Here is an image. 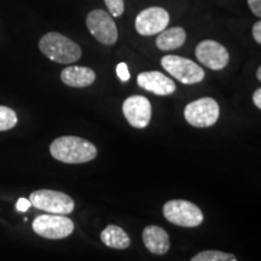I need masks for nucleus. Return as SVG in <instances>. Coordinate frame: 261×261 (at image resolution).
Here are the masks:
<instances>
[{
  "label": "nucleus",
  "mask_w": 261,
  "mask_h": 261,
  "mask_svg": "<svg viewBox=\"0 0 261 261\" xmlns=\"http://www.w3.org/2000/svg\"><path fill=\"white\" fill-rule=\"evenodd\" d=\"M169 23V14L167 10L160 6H152L139 12L136 18V31L140 35L151 37L159 34L167 28Z\"/></svg>",
  "instance_id": "1a4fd4ad"
},
{
  "label": "nucleus",
  "mask_w": 261,
  "mask_h": 261,
  "mask_svg": "<svg viewBox=\"0 0 261 261\" xmlns=\"http://www.w3.org/2000/svg\"><path fill=\"white\" fill-rule=\"evenodd\" d=\"M248 5L256 17H261V0H248Z\"/></svg>",
  "instance_id": "412c9836"
},
{
  "label": "nucleus",
  "mask_w": 261,
  "mask_h": 261,
  "mask_svg": "<svg viewBox=\"0 0 261 261\" xmlns=\"http://www.w3.org/2000/svg\"><path fill=\"white\" fill-rule=\"evenodd\" d=\"M29 201L35 208L51 214L67 215L73 213L75 208V203L70 196L55 190H38L32 192Z\"/></svg>",
  "instance_id": "39448f33"
},
{
  "label": "nucleus",
  "mask_w": 261,
  "mask_h": 261,
  "mask_svg": "<svg viewBox=\"0 0 261 261\" xmlns=\"http://www.w3.org/2000/svg\"><path fill=\"white\" fill-rule=\"evenodd\" d=\"M253 37L255 39L257 44H261V22L257 21L255 24L253 25Z\"/></svg>",
  "instance_id": "5701e85b"
},
{
  "label": "nucleus",
  "mask_w": 261,
  "mask_h": 261,
  "mask_svg": "<svg viewBox=\"0 0 261 261\" xmlns=\"http://www.w3.org/2000/svg\"><path fill=\"white\" fill-rule=\"evenodd\" d=\"M112 17H120L125 11V3L123 0H104Z\"/></svg>",
  "instance_id": "6ab92c4d"
},
{
  "label": "nucleus",
  "mask_w": 261,
  "mask_h": 261,
  "mask_svg": "<svg viewBox=\"0 0 261 261\" xmlns=\"http://www.w3.org/2000/svg\"><path fill=\"white\" fill-rule=\"evenodd\" d=\"M116 74H117V76H119V79L121 81H128L129 77H130L128 67H127V64L123 63V62L117 64Z\"/></svg>",
  "instance_id": "aec40b11"
},
{
  "label": "nucleus",
  "mask_w": 261,
  "mask_h": 261,
  "mask_svg": "<svg viewBox=\"0 0 261 261\" xmlns=\"http://www.w3.org/2000/svg\"><path fill=\"white\" fill-rule=\"evenodd\" d=\"M163 215L169 223L182 227H196L203 221L198 205L185 200H172L163 205Z\"/></svg>",
  "instance_id": "7ed1b4c3"
},
{
  "label": "nucleus",
  "mask_w": 261,
  "mask_h": 261,
  "mask_svg": "<svg viewBox=\"0 0 261 261\" xmlns=\"http://www.w3.org/2000/svg\"><path fill=\"white\" fill-rule=\"evenodd\" d=\"M256 76H257V80H259V81H261V68H259V69H257Z\"/></svg>",
  "instance_id": "393cba45"
},
{
  "label": "nucleus",
  "mask_w": 261,
  "mask_h": 261,
  "mask_svg": "<svg viewBox=\"0 0 261 261\" xmlns=\"http://www.w3.org/2000/svg\"><path fill=\"white\" fill-rule=\"evenodd\" d=\"M86 25L92 37L103 45H114L119 38L117 27L109 12L92 10L86 18Z\"/></svg>",
  "instance_id": "6e6552de"
},
{
  "label": "nucleus",
  "mask_w": 261,
  "mask_h": 261,
  "mask_svg": "<svg viewBox=\"0 0 261 261\" xmlns=\"http://www.w3.org/2000/svg\"><path fill=\"white\" fill-rule=\"evenodd\" d=\"M17 123V115L11 108L0 106V130L14 128Z\"/></svg>",
  "instance_id": "a211bd4d"
},
{
  "label": "nucleus",
  "mask_w": 261,
  "mask_h": 261,
  "mask_svg": "<svg viewBox=\"0 0 261 261\" xmlns=\"http://www.w3.org/2000/svg\"><path fill=\"white\" fill-rule=\"evenodd\" d=\"M122 113L130 126L145 128L151 120V104L144 96H130L122 104Z\"/></svg>",
  "instance_id": "9b49d317"
},
{
  "label": "nucleus",
  "mask_w": 261,
  "mask_h": 261,
  "mask_svg": "<svg viewBox=\"0 0 261 261\" xmlns=\"http://www.w3.org/2000/svg\"><path fill=\"white\" fill-rule=\"evenodd\" d=\"M137 83L143 90L158 96H169L177 89L174 81L160 71H143L137 77Z\"/></svg>",
  "instance_id": "f8f14e48"
},
{
  "label": "nucleus",
  "mask_w": 261,
  "mask_h": 261,
  "mask_svg": "<svg viewBox=\"0 0 261 261\" xmlns=\"http://www.w3.org/2000/svg\"><path fill=\"white\" fill-rule=\"evenodd\" d=\"M100 240L107 247L113 249H126L130 244L128 234L123 228L116 225H108L100 233Z\"/></svg>",
  "instance_id": "dca6fc26"
},
{
  "label": "nucleus",
  "mask_w": 261,
  "mask_h": 261,
  "mask_svg": "<svg viewBox=\"0 0 261 261\" xmlns=\"http://www.w3.org/2000/svg\"><path fill=\"white\" fill-rule=\"evenodd\" d=\"M52 158L63 163H86L97 156V148L87 139L75 136H63L50 145Z\"/></svg>",
  "instance_id": "f257e3e1"
},
{
  "label": "nucleus",
  "mask_w": 261,
  "mask_h": 261,
  "mask_svg": "<svg viewBox=\"0 0 261 261\" xmlns=\"http://www.w3.org/2000/svg\"><path fill=\"white\" fill-rule=\"evenodd\" d=\"M161 65L163 69L181 84L194 85L204 79V70L189 58L168 55L162 57Z\"/></svg>",
  "instance_id": "20e7f679"
},
{
  "label": "nucleus",
  "mask_w": 261,
  "mask_h": 261,
  "mask_svg": "<svg viewBox=\"0 0 261 261\" xmlns=\"http://www.w3.org/2000/svg\"><path fill=\"white\" fill-rule=\"evenodd\" d=\"M253 102L255 104L256 108L261 109V89H256L255 92L253 94Z\"/></svg>",
  "instance_id": "b1692460"
},
{
  "label": "nucleus",
  "mask_w": 261,
  "mask_h": 261,
  "mask_svg": "<svg viewBox=\"0 0 261 261\" xmlns=\"http://www.w3.org/2000/svg\"><path fill=\"white\" fill-rule=\"evenodd\" d=\"M39 48L48 60L61 64H70L79 61L83 51L76 42L61 33L50 32L39 41Z\"/></svg>",
  "instance_id": "f03ea898"
},
{
  "label": "nucleus",
  "mask_w": 261,
  "mask_h": 261,
  "mask_svg": "<svg viewBox=\"0 0 261 261\" xmlns=\"http://www.w3.org/2000/svg\"><path fill=\"white\" fill-rule=\"evenodd\" d=\"M61 79L65 85L76 89H83L92 85L96 80V73L87 67L73 65L62 70Z\"/></svg>",
  "instance_id": "4468645a"
},
{
  "label": "nucleus",
  "mask_w": 261,
  "mask_h": 261,
  "mask_svg": "<svg viewBox=\"0 0 261 261\" xmlns=\"http://www.w3.org/2000/svg\"><path fill=\"white\" fill-rule=\"evenodd\" d=\"M33 230L47 240H62L73 233L74 223L68 217L60 214L39 215L33 221Z\"/></svg>",
  "instance_id": "0eeeda50"
},
{
  "label": "nucleus",
  "mask_w": 261,
  "mask_h": 261,
  "mask_svg": "<svg viewBox=\"0 0 261 261\" xmlns=\"http://www.w3.org/2000/svg\"><path fill=\"white\" fill-rule=\"evenodd\" d=\"M219 104L211 97L196 99L189 103L184 110L185 120L191 126L198 127V128L213 126L219 119Z\"/></svg>",
  "instance_id": "423d86ee"
},
{
  "label": "nucleus",
  "mask_w": 261,
  "mask_h": 261,
  "mask_svg": "<svg viewBox=\"0 0 261 261\" xmlns=\"http://www.w3.org/2000/svg\"><path fill=\"white\" fill-rule=\"evenodd\" d=\"M187 40V32L181 27H172L162 31L156 39V46L161 51H172L181 47Z\"/></svg>",
  "instance_id": "2eb2a0df"
},
{
  "label": "nucleus",
  "mask_w": 261,
  "mask_h": 261,
  "mask_svg": "<svg viewBox=\"0 0 261 261\" xmlns=\"http://www.w3.org/2000/svg\"><path fill=\"white\" fill-rule=\"evenodd\" d=\"M143 242L146 249L155 255H163L171 247L168 233L156 225H149L143 230Z\"/></svg>",
  "instance_id": "ddd939ff"
},
{
  "label": "nucleus",
  "mask_w": 261,
  "mask_h": 261,
  "mask_svg": "<svg viewBox=\"0 0 261 261\" xmlns=\"http://www.w3.org/2000/svg\"><path fill=\"white\" fill-rule=\"evenodd\" d=\"M31 205V201L27 200V198H19L17 201V204H16V210L18 212H27Z\"/></svg>",
  "instance_id": "4be33fe9"
},
{
  "label": "nucleus",
  "mask_w": 261,
  "mask_h": 261,
  "mask_svg": "<svg viewBox=\"0 0 261 261\" xmlns=\"http://www.w3.org/2000/svg\"><path fill=\"white\" fill-rule=\"evenodd\" d=\"M196 57L212 70L224 69L230 60L227 48L214 40L201 41L196 47Z\"/></svg>",
  "instance_id": "9d476101"
},
{
  "label": "nucleus",
  "mask_w": 261,
  "mask_h": 261,
  "mask_svg": "<svg viewBox=\"0 0 261 261\" xmlns=\"http://www.w3.org/2000/svg\"><path fill=\"white\" fill-rule=\"evenodd\" d=\"M191 261H238L231 253H224L219 250H204L192 257Z\"/></svg>",
  "instance_id": "f3484780"
}]
</instances>
